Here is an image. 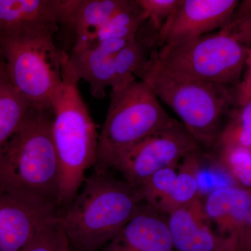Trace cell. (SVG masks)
Segmentation results:
<instances>
[{"label":"cell","instance_id":"6da1fadb","mask_svg":"<svg viewBox=\"0 0 251 251\" xmlns=\"http://www.w3.org/2000/svg\"><path fill=\"white\" fill-rule=\"evenodd\" d=\"M52 117V108L29 107L18 129L0 145V192L57 206L60 174Z\"/></svg>","mask_w":251,"mask_h":251},{"label":"cell","instance_id":"7a4b0ae2","mask_svg":"<svg viewBox=\"0 0 251 251\" xmlns=\"http://www.w3.org/2000/svg\"><path fill=\"white\" fill-rule=\"evenodd\" d=\"M62 83L52 103V135L58 158L60 188L57 206L67 208L95 164L99 133L79 90L80 79L64 51Z\"/></svg>","mask_w":251,"mask_h":251},{"label":"cell","instance_id":"3957f363","mask_svg":"<svg viewBox=\"0 0 251 251\" xmlns=\"http://www.w3.org/2000/svg\"><path fill=\"white\" fill-rule=\"evenodd\" d=\"M64 215L63 230L73 251H98L105 247L139 210V188L106 174L85 178Z\"/></svg>","mask_w":251,"mask_h":251},{"label":"cell","instance_id":"277c9868","mask_svg":"<svg viewBox=\"0 0 251 251\" xmlns=\"http://www.w3.org/2000/svg\"><path fill=\"white\" fill-rule=\"evenodd\" d=\"M135 77L179 116L203 150L217 143L237 105V86L177 78L157 69L150 58Z\"/></svg>","mask_w":251,"mask_h":251},{"label":"cell","instance_id":"5b68a950","mask_svg":"<svg viewBox=\"0 0 251 251\" xmlns=\"http://www.w3.org/2000/svg\"><path fill=\"white\" fill-rule=\"evenodd\" d=\"M59 26L0 32V52L8 78L30 106L51 108L62 83L64 50L55 45Z\"/></svg>","mask_w":251,"mask_h":251},{"label":"cell","instance_id":"8992f818","mask_svg":"<svg viewBox=\"0 0 251 251\" xmlns=\"http://www.w3.org/2000/svg\"><path fill=\"white\" fill-rule=\"evenodd\" d=\"M178 121L165 110L156 94L143 80L112 90L99 134L94 173L106 174L130 149Z\"/></svg>","mask_w":251,"mask_h":251},{"label":"cell","instance_id":"52a82bcc","mask_svg":"<svg viewBox=\"0 0 251 251\" xmlns=\"http://www.w3.org/2000/svg\"><path fill=\"white\" fill-rule=\"evenodd\" d=\"M251 59V47L222 29L150 54L153 65L172 76L232 86L242 80Z\"/></svg>","mask_w":251,"mask_h":251},{"label":"cell","instance_id":"ba28073f","mask_svg":"<svg viewBox=\"0 0 251 251\" xmlns=\"http://www.w3.org/2000/svg\"><path fill=\"white\" fill-rule=\"evenodd\" d=\"M201 148L181 122L150 135L122 155L114 165L126 182L138 188L154 173L177 166Z\"/></svg>","mask_w":251,"mask_h":251},{"label":"cell","instance_id":"9c48e42d","mask_svg":"<svg viewBox=\"0 0 251 251\" xmlns=\"http://www.w3.org/2000/svg\"><path fill=\"white\" fill-rule=\"evenodd\" d=\"M203 205L227 251H251V189L237 185L216 188Z\"/></svg>","mask_w":251,"mask_h":251},{"label":"cell","instance_id":"30bf717a","mask_svg":"<svg viewBox=\"0 0 251 251\" xmlns=\"http://www.w3.org/2000/svg\"><path fill=\"white\" fill-rule=\"evenodd\" d=\"M57 206L39 198L0 192V251H23Z\"/></svg>","mask_w":251,"mask_h":251},{"label":"cell","instance_id":"8fae6325","mask_svg":"<svg viewBox=\"0 0 251 251\" xmlns=\"http://www.w3.org/2000/svg\"><path fill=\"white\" fill-rule=\"evenodd\" d=\"M238 0H181L162 37L159 49H169L229 22Z\"/></svg>","mask_w":251,"mask_h":251},{"label":"cell","instance_id":"7c38bea8","mask_svg":"<svg viewBox=\"0 0 251 251\" xmlns=\"http://www.w3.org/2000/svg\"><path fill=\"white\" fill-rule=\"evenodd\" d=\"M103 251H175L168 216L148 204L140 206Z\"/></svg>","mask_w":251,"mask_h":251},{"label":"cell","instance_id":"4fadbf2b","mask_svg":"<svg viewBox=\"0 0 251 251\" xmlns=\"http://www.w3.org/2000/svg\"><path fill=\"white\" fill-rule=\"evenodd\" d=\"M175 251H227L208 219L201 196L168 216Z\"/></svg>","mask_w":251,"mask_h":251},{"label":"cell","instance_id":"5bb4252c","mask_svg":"<svg viewBox=\"0 0 251 251\" xmlns=\"http://www.w3.org/2000/svg\"><path fill=\"white\" fill-rule=\"evenodd\" d=\"M128 41H101L91 44L80 50L68 53L69 62L77 77L89 84L90 93L94 98L103 99L107 87L112 88L114 82V58Z\"/></svg>","mask_w":251,"mask_h":251},{"label":"cell","instance_id":"9a60e30c","mask_svg":"<svg viewBox=\"0 0 251 251\" xmlns=\"http://www.w3.org/2000/svg\"><path fill=\"white\" fill-rule=\"evenodd\" d=\"M59 26L54 0H0V32Z\"/></svg>","mask_w":251,"mask_h":251},{"label":"cell","instance_id":"2e32d148","mask_svg":"<svg viewBox=\"0 0 251 251\" xmlns=\"http://www.w3.org/2000/svg\"><path fill=\"white\" fill-rule=\"evenodd\" d=\"M130 0H82L75 19L73 51L80 50L87 41L109 20L128 5Z\"/></svg>","mask_w":251,"mask_h":251},{"label":"cell","instance_id":"e0dca14e","mask_svg":"<svg viewBox=\"0 0 251 251\" xmlns=\"http://www.w3.org/2000/svg\"><path fill=\"white\" fill-rule=\"evenodd\" d=\"M145 18L135 39L148 49L159 48L162 37L181 0H136Z\"/></svg>","mask_w":251,"mask_h":251},{"label":"cell","instance_id":"ac0fdd59","mask_svg":"<svg viewBox=\"0 0 251 251\" xmlns=\"http://www.w3.org/2000/svg\"><path fill=\"white\" fill-rule=\"evenodd\" d=\"M29 107L10 82L3 64L0 70V145L18 129Z\"/></svg>","mask_w":251,"mask_h":251},{"label":"cell","instance_id":"d6986e66","mask_svg":"<svg viewBox=\"0 0 251 251\" xmlns=\"http://www.w3.org/2000/svg\"><path fill=\"white\" fill-rule=\"evenodd\" d=\"M145 18V12L136 0H130L126 7L89 38L85 48L104 41L131 40L136 36Z\"/></svg>","mask_w":251,"mask_h":251},{"label":"cell","instance_id":"ffe728a7","mask_svg":"<svg viewBox=\"0 0 251 251\" xmlns=\"http://www.w3.org/2000/svg\"><path fill=\"white\" fill-rule=\"evenodd\" d=\"M209 153L211 163L226 171L237 186L251 189V149L215 145Z\"/></svg>","mask_w":251,"mask_h":251},{"label":"cell","instance_id":"44dd1931","mask_svg":"<svg viewBox=\"0 0 251 251\" xmlns=\"http://www.w3.org/2000/svg\"><path fill=\"white\" fill-rule=\"evenodd\" d=\"M152 51L140 44L135 38L128 41L114 58L112 90H120L137 80L135 75L148 64Z\"/></svg>","mask_w":251,"mask_h":251},{"label":"cell","instance_id":"7402d4cb","mask_svg":"<svg viewBox=\"0 0 251 251\" xmlns=\"http://www.w3.org/2000/svg\"><path fill=\"white\" fill-rule=\"evenodd\" d=\"M215 145L251 149V102L237 103Z\"/></svg>","mask_w":251,"mask_h":251},{"label":"cell","instance_id":"603a6c76","mask_svg":"<svg viewBox=\"0 0 251 251\" xmlns=\"http://www.w3.org/2000/svg\"><path fill=\"white\" fill-rule=\"evenodd\" d=\"M64 234L59 216L43 225L23 251H60Z\"/></svg>","mask_w":251,"mask_h":251},{"label":"cell","instance_id":"cb8c5ba5","mask_svg":"<svg viewBox=\"0 0 251 251\" xmlns=\"http://www.w3.org/2000/svg\"><path fill=\"white\" fill-rule=\"evenodd\" d=\"M222 30L251 47V1H239L229 22Z\"/></svg>","mask_w":251,"mask_h":251},{"label":"cell","instance_id":"d4e9b609","mask_svg":"<svg viewBox=\"0 0 251 251\" xmlns=\"http://www.w3.org/2000/svg\"><path fill=\"white\" fill-rule=\"evenodd\" d=\"M3 64H4V62H3L2 57H1V52H0V70H1V67H2Z\"/></svg>","mask_w":251,"mask_h":251}]
</instances>
